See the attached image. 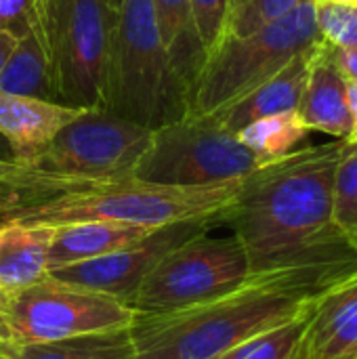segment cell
Masks as SVG:
<instances>
[{
  "instance_id": "ba28073f",
  "label": "cell",
  "mask_w": 357,
  "mask_h": 359,
  "mask_svg": "<svg viewBox=\"0 0 357 359\" xmlns=\"http://www.w3.org/2000/svg\"><path fill=\"white\" fill-rule=\"evenodd\" d=\"M4 311L13 347L130 328L137 316L128 305L107 294L61 282L53 276L27 288L4 292Z\"/></svg>"
},
{
  "instance_id": "603a6c76",
  "label": "cell",
  "mask_w": 357,
  "mask_h": 359,
  "mask_svg": "<svg viewBox=\"0 0 357 359\" xmlns=\"http://www.w3.org/2000/svg\"><path fill=\"white\" fill-rule=\"evenodd\" d=\"M332 215L337 227L357 250V139L343 143L335 168Z\"/></svg>"
},
{
  "instance_id": "8992f818",
  "label": "cell",
  "mask_w": 357,
  "mask_h": 359,
  "mask_svg": "<svg viewBox=\"0 0 357 359\" xmlns=\"http://www.w3.org/2000/svg\"><path fill=\"white\" fill-rule=\"evenodd\" d=\"M261 166L265 162L215 116H185L154 130L133 177L160 185L206 187L244 181Z\"/></svg>"
},
{
  "instance_id": "5bb4252c",
  "label": "cell",
  "mask_w": 357,
  "mask_h": 359,
  "mask_svg": "<svg viewBox=\"0 0 357 359\" xmlns=\"http://www.w3.org/2000/svg\"><path fill=\"white\" fill-rule=\"evenodd\" d=\"M347 86L349 82L332 63L326 42L320 40L314 48L305 90L297 107L299 120L309 133L318 130L335 139H351L353 118Z\"/></svg>"
},
{
  "instance_id": "ffe728a7",
  "label": "cell",
  "mask_w": 357,
  "mask_h": 359,
  "mask_svg": "<svg viewBox=\"0 0 357 359\" xmlns=\"http://www.w3.org/2000/svg\"><path fill=\"white\" fill-rule=\"evenodd\" d=\"M13 359H135L130 328H118L57 343L15 345Z\"/></svg>"
},
{
  "instance_id": "2e32d148",
  "label": "cell",
  "mask_w": 357,
  "mask_h": 359,
  "mask_svg": "<svg viewBox=\"0 0 357 359\" xmlns=\"http://www.w3.org/2000/svg\"><path fill=\"white\" fill-rule=\"evenodd\" d=\"M151 231V227L112 221H78L57 225L48 248V271L105 257L143 240Z\"/></svg>"
},
{
  "instance_id": "7c38bea8",
  "label": "cell",
  "mask_w": 357,
  "mask_h": 359,
  "mask_svg": "<svg viewBox=\"0 0 357 359\" xmlns=\"http://www.w3.org/2000/svg\"><path fill=\"white\" fill-rule=\"evenodd\" d=\"M84 109L59 101L0 93V135L11 147L13 160L36 166L53 139Z\"/></svg>"
},
{
  "instance_id": "9a60e30c",
  "label": "cell",
  "mask_w": 357,
  "mask_h": 359,
  "mask_svg": "<svg viewBox=\"0 0 357 359\" xmlns=\"http://www.w3.org/2000/svg\"><path fill=\"white\" fill-rule=\"evenodd\" d=\"M318 44V42H316ZM314 46L305 48L297 57H292L280 72H276L271 78H267L263 84L240 97L236 103L227 105L219 114H213L229 133H240L244 126L259 118H267L274 114L284 111H297L301 95L305 90Z\"/></svg>"
},
{
  "instance_id": "836d02e7",
  "label": "cell",
  "mask_w": 357,
  "mask_h": 359,
  "mask_svg": "<svg viewBox=\"0 0 357 359\" xmlns=\"http://www.w3.org/2000/svg\"><path fill=\"white\" fill-rule=\"evenodd\" d=\"M11 349H13V345H8V343L0 341V355H2V353H8Z\"/></svg>"
},
{
  "instance_id": "4dcf8cb0",
  "label": "cell",
  "mask_w": 357,
  "mask_h": 359,
  "mask_svg": "<svg viewBox=\"0 0 357 359\" xmlns=\"http://www.w3.org/2000/svg\"><path fill=\"white\" fill-rule=\"evenodd\" d=\"M17 36L15 34H11V32H6V29H0V72H2V67H4V63H6V59H8V55H11V50L15 48V44H17Z\"/></svg>"
},
{
  "instance_id": "7402d4cb",
  "label": "cell",
  "mask_w": 357,
  "mask_h": 359,
  "mask_svg": "<svg viewBox=\"0 0 357 359\" xmlns=\"http://www.w3.org/2000/svg\"><path fill=\"white\" fill-rule=\"evenodd\" d=\"M307 135L309 130L299 120V114L284 111L250 122L238 133V139L265 164H269L297 151Z\"/></svg>"
},
{
  "instance_id": "cb8c5ba5",
  "label": "cell",
  "mask_w": 357,
  "mask_h": 359,
  "mask_svg": "<svg viewBox=\"0 0 357 359\" xmlns=\"http://www.w3.org/2000/svg\"><path fill=\"white\" fill-rule=\"evenodd\" d=\"M309 313L305 318L257 334L215 359H301Z\"/></svg>"
},
{
  "instance_id": "52a82bcc",
  "label": "cell",
  "mask_w": 357,
  "mask_h": 359,
  "mask_svg": "<svg viewBox=\"0 0 357 359\" xmlns=\"http://www.w3.org/2000/svg\"><path fill=\"white\" fill-rule=\"evenodd\" d=\"M250 280L255 276L240 240L204 231L166 252L128 307L137 316L183 311L231 294Z\"/></svg>"
},
{
  "instance_id": "4316f807",
  "label": "cell",
  "mask_w": 357,
  "mask_h": 359,
  "mask_svg": "<svg viewBox=\"0 0 357 359\" xmlns=\"http://www.w3.org/2000/svg\"><path fill=\"white\" fill-rule=\"evenodd\" d=\"M198 36L210 55L225 38L229 0H189Z\"/></svg>"
},
{
  "instance_id": "30bf717a",
  "label": "cell",
  "mask_w": 357,
  "mask_h": 359,
  "mask_svg": "<svg viewBox=\"0 0 357 359\" xmlns=\"http://www.w3.org/2000/svg\"><path fill=\"white\" fill-rule=\"evenodd\" d=\"M154 130L107 109H84L40 156L36 168L76 179L112 181L133 177Z\"/></svg>"
},
{
  "instance_id": "3957f363",
  "label": "cell",
  "mask_w": 357,
  "mask_h": 359,
  "mask_svg": "<svg viewBox=\"0 0 357 359\" xmlns=\"http://www.w3.org/2000/svg\"><path fill=\"white\" fill-rule=\"evenodd\" d=\"M244 181L206 187L160 185L135 177L93 181L42 202L2 212L0 223L57 227L78 221H112L156 229L170 223L206 219L219 225Z\"/></svg>"
},
{
  "instance_id": "f1b7e54d",
  "label": "cell",
  "mask_w": 357,
  "mask_h": 359,
  "mask_svg": "<svg viewBox=\"0 0 357 359\" xmlns=\"http://www.w3.org/2000/svg\"><path fill=\"white\" fill-rule=\"evenodd\" d=\"M59 2L61 0H32V32L36 34L38 42L42 44L46 57H48V48H50V40H53Z\"/></svg>"
},
{
  "instance_id": "83f0119b",
  "label": "cell",
  "mask_w": 357,
  "mask_h": 359,
  "mask_svg": "<svg viewBox=\"0 0 357 359\" xmlns=\"http://www.w3.org/2000/svg\"><path fill=\"white\" fill-rule=\"evenodd\" d=\"M0 29L17 38L32 32V0H0Z\"/></svg>"
},
{
  "instance_id": "6da1fadb",
  "label": "cell",
  "mask_w": 357,
  "mask_h": 359,
  "mask_svg": "<svg viewBox=\"0 0 357 359\" xmlns=\"http://www.w3.org/2000/svg\"><path fill=\"white\" fill-rule=\"evenodd\" d=\"M343 143L297 149L244 181L223 223L244 246L252 276L297 273L328 286L357 269V250L332 215Z\"/></svg>"
},
{
  "instance_id": "1f68e13d",
  "label": "cell",
  "mask_w": 357,
  "mask_h": 359,
  "mask_svg": "<svg viewBox=\"0 0 357 359\" xmlns=\"http://www.w3.org/2000/svg\"><path fill=\"white\" fill-rule=\"evenodd\" d=\"M0 341L13 345V334H11V326L6 320V311H4V290H0Z\"/></svg>"
},
{
  "instance_id": "5b68a950",
  "label": "cell",
  "mask_w": 357,
  "mask_h": 359,
  "mask_svg": "<svg viewBox=\"0 0 357 359\" xmlns=\"http://www.w3.org/2000/svg\"><path fill=\"white\" fill-rule=\"evenodd\" d=\"M320 40L316 0H303L288 15L255 34L225 38L208 55L191 86L187 116L219 114Z\"/></svg>"
},
{
  "instance_id": "4fadbf2b",
  "label": "cell",
  "mask_w": 357,
  "mask_h": 359,
  "mask_svg": "<svg viewBox=\"0 0 357 359\" xmlns=\"http://www.w3.org/2000/svg\"><path fill=\"white\" fill-rule=\"evenodd\" d=\"M301 359H357V269L318 297L307 318Z\"/></svg>"
},
{
  "instance_id": "d590c367",
  "label": "cell",
  "mask_w": 357,
  "mask_h": 359,
  "mask_svg": "<svg viewBox=\"0 0 357 359\" xmlns=\"http://www.w3.org/2000/svg\"><path fill=\"white\" fill-rule=\"evenodd\" d=\"M109 4H112L114 8H118V6L122 4V0H109Z\"/></svg>"
},
{
  "instance_id": "e575fe53",
  "label": "cell",
  "mask_w": 357,
  "mask_h": 359,
  "mask_svg": "<svg viewBox=\"0 0 357 359\" xmlns=\"http://www.w3.org/2000/svg\"><path fill=\"white\" fill-rule=\"evenodd\" d=\"M0 359H13V349H11L8 353H2V355H0Z\"/></svg>"
},
{
  "instance_id": "9c48e42d",
  "label": "cell",
  "mask_w": 357,
  "mask_h": 359,
  "mask_svg": "<svg viewBox=\"0 0 357 359\" xmlns=\"http://www.w3.org/2000/svg\"><path fill=\"white\" fill-rule=\"evenodd\" d=\"M118 8L109 0H61L48 65L61 103L82 109L105 107V78Z\"/></svg>"
},
{
  "instance_id": "44dd1931",
  "label": "cell",
  "mask_w": 357,
  "mask_h": 359,
  "mask_svg": "<svg viewBox=\"0 0 357 359\" xmlns=\"http://www.w3.org/2000/svg\"><path fill=\"white\" fill-rule=\"evenodd\" d=\"M93 181H76L46 172L36 166H25L15 160H0V215L42 202L65 189Z\"/></svg>"
},
{
  "instance_id": "f546056e",
  "label": "cell",
  "mask_w": 357,
  "mask_h": 359,
  "mask_svg": "<svg viewBox=\"0 0 357 359\" xmlns=\"http://www.w3.org/2000/svg\"><path fill=\"white\" fill-rule=\"evenodd\" d=\"M328 55H330L332 63L337 65V69L345 76V80L357 84V50H341V48L328 46Z\"/></svg>"
},
{
  "instance_id": "484cf974",
  "label": "cell",
  "mask_w": 357,
  "mask_h": 359,
  "mask_svg": "<svg viewBox=\"0 0 357 359\" xmlns=\"http://www.w3.org/2000/svg\"><path fill=\"white\" fill-rule=\"evenodd\" d=\"M320 38L341 50H357V2L316 0Z\"/></svg>"
},
{
  "instance_id": "8fae6325",
  "label": "cell",
  "mask_w": 357,
  "mask_h": 359,
  "mask_svg": "<svg viewBox=\"0 0 357 359\" xmlns=\"http://www.w3.org/2000/svg\"><path fill=\"white\" fill-rule=\"evenodd\" d=\"M213 227L215 223L206 219L170 223L154 229L149 236L130 246H124L93 261H82L76 265L53 269L48 271V276L67 284L97 290L124 305H130L133 297L137 294L145 278L164 259L166 252H170L173 248H177L179 244L187 242L198 233L210 231Z\"/></svg>"
},
{
  "instance_id": "74e56055",
  "label": "cell",
  "mask_w": 357,
  "mask_h": 359,
  "mask_svg": "<svg viewBox=\"0 0 357 359\" xmlns=\"http://www.w3.org/2000/svg\"><path fill=\"white\" fill-rule=\"evenodd\" d=\"M353 2H357V0H353Z\"/></svg>"
},
{
  "instance_id": "ac0fdd59",
  "label": "cell",
  "mask_w": 357,
  "mask_h": 359,
  "mask_svg": "<svg viewBox=\"0 0 357 359\" xmlns=\"http://www.w3.org/2000/svg\"><path fill=\"white\" fill-rule=\"evenodd\" d=\"M149 2L168 63L189 95L194 82L198 80L208 59V53L198 36L189 0H149Z\"/></svg>"
},
{
  "instance_id": "277c9868",
  "label": "cell",
  "mask_w": 357,
  "mask_h": 359,
  "mask_svg": "<svg viewBox=\"0 0 357 359\" xmlns=\"http://www.w3.org/2000/svg\"><path fill=\"white\" fill-rule=\"evenodd\" d=\"M103 109L151 130L189 111V95L168 63L149 0L118 6Z\"/></svg>"
},
{
  "instance_id": "e0dca14e",
  "label": "cell",
  "mask_w": 357,
  "mask_h": 359,
  "mask_svg": "<svg viewBox=\"0 0 357 359\" xmlns=\"http://www.w3.org/2000/svg\"><path fill=\"white\" fill-rule=\"evenodd\" d=\"M55 227L0 223V290L15 292L48 276Z\"/></svg>"
},
{
  "instance_id": "8d00e7d4",
  "label": "cell",
  "mask_w": 357,
  "mask_h": 359,
  "mask_svg": "<svg viewBox=\"0 0 357 359\" xmlns=\"http://www.w3.org/2000/svg\"><path fill=\"white\" fill-rule=\"evenodd\" d=\"M339 2H353V0H339Z\"/></svg>"
},
{
  "instance_id": "7a4b0ae2",
  "label": "cell",
  "mask_w": 357,
  "mask_h": 359,
  "mask_svg": "<svg viewBox=\"0 0 357 359\" xmlns=\"http://www.w3.org/2000/svg\"><path fill=\"white\" fill-rule=\"evenodd\" d=\"M328 286L297 273L255 276L244 288L210 303L135 316V359L219 358L257 334L305 318Z\"/></svg>"
},
{
  "instance_id": "d4e9b609",
  "label": "cell",
  "mask_w": 357,
  "mask_h": 359,
  "mask_svg": "<svg viewBox=\"0 0 357 359\" xmlns=\"http://www.w3.org/2000/svg\"><path fill=\"white\" fill-rule=\"evenodd\" d=\"M303 0H229L225 38H242L255 34L288 15Z\"/></svg>"
},
{
  "instance_id": "d6a6232c",
  "label": "cell",
  "mask_w": 357,
  "mask_h": 359,
  "mask_svg": "<svg viewBox=\"0 0 357 359\" xmlns=\"http://www.w3.org/2000/svg\"><path fill=\"white\" fill-rule=\"evenodd\" d=\"M347 95H349V109H351V118H353V133L351 139H357V84L349 82L347 86ZM349 141V139H347Z\"/></svg>"
},
{
  "instance_id": "d6986e66",
  "label": "cell",
  "mask_w": 357,
  "mask_h": 359,
  "mask_svg": "<svg viewBox=\"0 0 357 359\" xmlns=\"http://www.w3.org/2000/svg\"><path fill=\"white\" fill-rule=\"evenodd\" d=\"M0 93L59 101L48 57L34 32L21 36L11 50L0 72Z\"/></svg>"
}]
</instances>
